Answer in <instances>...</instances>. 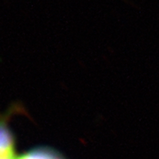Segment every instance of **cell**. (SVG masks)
<instances>
[{
	"label": "cell",
	"mask_w": 159,
	"mask_h": 159,
	"mask_svg": "<svg viewBox=\"0 0 159 159\" xmlns=\"http://www.w3.org/2000/svg\"><path fill=\"white\" fill-rule=\"evenodd\" d=\"M14 159H61L59 156L54 152L48 151L46 149H37L30 153L23 155L22 157H15Z\"/></svg>",
	"instance_id": "cell-1"
}]
</instances>
